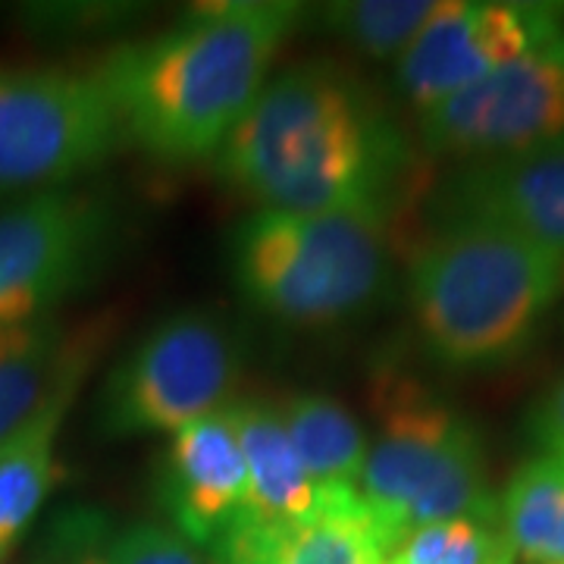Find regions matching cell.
I'll list each match as a JSON object with an SVG mask.
<instances>
[{
  "instance_id": "obj_13",
  "label": "cell",
  "mask_w": 564,
  "mask_h": 564,
  "mask_svg": "<svg viewBox=\"0 0 564 564\" xmlns=\"http://www.w3.org/2000/svg\"><path fill=\"white\" fill-rule=\"evenodd\" d=\"M107 339L101 326L57 317L0 326V445L47 408L73 402Z\"/></svg>"
},
{
  "instance_id": "obj_16",
  "label": "cell",
  "mask_w": 564,
  "mask_h": 564,
  "mask_svg": "<svg viewBox=\"0 0 564 564\" xmlns=\"http://www.w3.org/2000/svg\"><path fill=\"white\" fill-rule=\"evenodd\" d=\"M289 443L317 489H358L367 462V433L343 402L302 392L280 408Z\"/></svg>"
},
{
  "instance_id": "obj_21",
  "label": "cell",
  "mask_w": 564,
  "mask_h": 564,
  "mask_svg": "<svg viewBox=\"0 0 564 564\" xmlns=\"http://www.w3.org/2000/svg\"><path fill=\"white\" fill-rule=\"evenodd\" d=\"M113 530L107 518L88 508H73L51 527L39 564H107Z\"/></svg>"
},
{
  "instance_id": "obj_17",
  "label": "cell",
  "mask_w": 564,
  "mask_h": 564,
  "mask_svg": "<svg viewBox=\"0 0 564 564\" xmlns=\"http://www.w3.org/2000/svg\"><path fill=\"white\" fill-rule=\"evenodd\" d=\"M499 521L518 564H564V458L521 464L499 499Z\"/></svg>"
},
{
  "instance_id": "obj_19",
  "label": "cell",
  "mask_w": 564,
  "mask_h": 564,
  "mask_svg": "<svg viewBox=\"0 0 564 564\" xmlns=\"http://www.w3.org/2000/svg\"><path fill=\"white\" fill-rule=\"evenodd\" d=\"M436 10L433 0H351L323 7L321 22L364 57L399 61Z\"/></svg>"
},
{
  "instance_id": "obj_24",
  "label": "cell",
  "mask_w": 564,
  "mask_h": 564,
  "mask_svg": "<svg viewBox=\"0 0 564 564\" xmlns=\"http://www.w3.org/2000/svg\"><path fill=\"white\" fill-rule=\"evenodd\" d=\"M7 552H10V545H3V543H0V558H3V555H7Z\"/></svg>"
},
{
  "instance_id": "obj_8",
  "label": "cell",
  "mask_w": 564,
  "mask_h": 564,
  "mask_svg": "<svg viewBox=\"0 0 564 564\" xmlns=\"http://www.w3.org/2000/svg\"><path fill=\"white\" fill-rule=\"evenodd\" d=\"M117 248V210L98 192L47 188L0 210V326L54 317L101 280Z\"/></svg>"
},
{
  "instance_id": "obj_9",
  "label": "cell",
  "mask_w": 564,
  "mask_h": 564,
  "mask_svg": "<svg viewBox=\"0 0 564 564\" xmlns=\"http://www.w3.org/2000/svg\"><path fill=\"white\" fill-rule=\"evenodd\" d=\"M440 158L484 161L564 139V32L417 117Z\"/></svg>"
},
{
  "instance_id": "obj_20",
  "label": "cell",
  "mask_w": 564,
  "mask_h": 564,
  "mask_svg": "<svg viewBox=\"0 0 564 564\" xmlns=\"http://www.w3.org/2000/svg\"><path fill=\"white\" fill-rule=\"evenodd\" d=\"M386 564H514L499 518H452L411 530Z\"/></svg>"
},
{
  "instance_id": "obj_10",
  "label": "cell",
  "mask_w": 564,
  "mask_h": 564,
  "mask_svg": "<svg viewBox=\"0 0 564 564\" xmlns=\"http://www.w3.org/2000/svg\"><path fill=\"white\" fill-rule=\"evenodd\" d=\"M562 32L564 7L555 3H440L395 61V88L423 113Z\"/></svg>"
},
{
  "instance_id": "obj_14",
  "label": "cell",
  "mask_w": 564,
  "mask_h": 564,
  "mask_svg": "<svg viewBox=\"0 0 564 564\" xmlns=\"http://www.w3.org/2000/svg\"><path fill=\"white\" fill-rule=\"evenodd\" d=\"M210 552L220 564H386L389 555L358 489H323L317 508L282 530L229 524Z\"/></svg>"
},
{
  "instance_id": "obj_15",
  "label": "cell",
  "mask_w": 564,
  "mask_h": 564,
  "mask_svg": "<svg viewBox=\"0 0 564 564\" xmlns=\"http://www.w3.org/2000/svg\"><path fill=\"white\" fill-rule=\"evenodd\" d=\"M232 417L242 440L248 492L229 524L267 533L304 521L321 502V489L311 484L289 443L280 408L267 402H232Z\"/></svg>"
},
{
  "instance_id": "obj_1",
  "label": "cell",
  "mask_w": 564,
  "mask_h": 564,
  "mask_svg": "<svg viewBox=\"0 0 564 564\" xmlns=\"http://www.w3.org/2000/svg\"><path fill=\"white\" fill-rule=\"evenodd\" d=\"M214 158L258 210H392L411 144L361 79L311 61L267 82Z\"/></svg>"
},
{
  "instance_id": "obj_12",
  "label": "cell",
  "mask_w": 564,
  "mask_h": 564,
  "mask_svg": "<svg viewBox=\"0 0 564 564\" xmlns=\"http://www.w3.org/2000/svg\"><path fill=\"white\" fill-rule=\"evenodd\" d=\"M248 492V470L232 404L173 433L161 462L158 499L188 543L220 540Z\"/></svg>"
},
{
  "instance_id": "obj_18",
  "label": "cell",
  "mask_w": 564,
  "mask_h": 564,
  "mask_svg": "<svg viewBox=\"0 0 564 564\" xmlns=\"http://www.w3.org/2000/svg\"><path fill=\"white\" fill-rule=\"evenodd\" d=\"M73 402H61L0 445V543L13 545L54 486V440Z\"/></svg>"
},
{
  "instance_id": "obj_2",
  "label": "cell",
  "mask_w": 564,
  "mask_h": 564,
  "mask_svg": "<svg viewBox=\"0 0 564 564\" xmlns=\"http://www.w3.org/2000/svg\"><path fill=\"white\" fill-rule=\"evenodd\" d=\"M299 22L302 7L285 0L207 3L158 39L117 47L95 76L126 141L163 163L204 161L258 101Z\"/></svg>"
},
{
  "instance_id": "obj_6",
  "label": "cell",
  "mask_w": 564,
  "mask_h": 564,
  "mask_svg": "<svg viewBox=\"0 0 564 564\" xmlns=\"http://www.w3.org/2000/svg\"><path fill=\"white\" fill-rule=\"evenodd\" d=\"M245 336L217 311H182L144 333L104 380L98 426L107 440L176 433L232 404Z\"/></svg>"
},
{
  "instance_id": "obj_4",
  "label": "cell",
  "mask_w": 564,
  "mask_h": 564,
  "mask_svg": "<svg viewBox=\"0 0 564 564\" xmlns=\"http://www.w3.org/2000/svg\"><path fill=\"white\" fill-rule=\"evenodd\" d=\"M229 263L245 302L276 321H358L392 285V210H254L232 232Z\"/></svg>"
},
{
  "instance_id": "obj_22",
  "label": "cell",
  "mask_w": 564,
  "mask_h": 564,
  "mask_svg": "<svg viewBox=\"0 0 564 564\" xmlns=\"http://www.w3.org/2000/svg\"><path fill=\"white\" fill-rule=\"evenodd\" d=\"M107 564H207L198 545L161 524H135L113 533L107 543Z\"/></svg>"
},
{
  "instance_id": "obj_11",
  "label": "cell",
  "mask_w": 564,
  "mask_h": 564,
  "mask_svg": "<svg viewBox=\"0 0 564 564\" xmlns=\"http://www.w3.org/2000/svg\"><path fill=\"white\" fill-rule=\"evenodd\" d=\"M430 220L499 226L564 263V139L467 161L436 185Z\"/></svg>"
},
{
  "instance_id": "obj_23",
  "label": "cell",
  "mask_w": 564,
  "mask_h": 564,
  "mask_svg": "<svg viewBox=\"0 0 564 564\" xmlns=\"http://www.w3.org/2000/svg\"><path fill=\"white\" fill-rule=\"evenodd\" d=\"M527 440L540 448V455L564 458V377L545 389L527 411Z\"/></svg>"
},
{
  "instance_id": "obj_3",
  "label": "cell",
  "mask_w": 564,
  "mask_h": 564,
  "mask_svg": "<svg viewBox=\"0 0 564 564\" xmlns=\"http://www.w3.org/2000/svg\"><path fill=\"white\" fill-rule=\"evenodd\" d=\"M562 292L558 258L486 223H436L408 267L417 339L462 373L518 361Z\"/></svg>"
},
{
  "instance_id": "obj_5",
  "label": "cell",
  "mask_w": 564,
  "mask_h": 564,
  "mask_svg": "<svg viewBox=\"0 0 564 564\" xmlns=\"http://www.w3.org/2000/svg\"><path fill=\"white\" fill-rule=\"evenodd\" d=\"M377 436L358 496L392 552L411 530L452 518H499L477 426L399 367L373 377Z\"/></svg>"
},
{
  "instance_id": "obj_7",
  "label": "cell",
  "mask_w": 564,
  "mask_h": 564,
  "mask_svg": "<svg viewBox=\"0 0 564 564\" xmlns=\"http://www.w3.org/2000/svg\"><path fill=\"white\" fill-rule=\"evenodd\" d=\"M122 144L120 113L95 69H0V195L63 188Z\"/></svg>"
},
{
  "instance_id": "obj_25",
  "label": "cell",
  "mask_w": 564,
  "mask_h": 564,
  "mask_svg": "<svg viewBox=\"0 0 564 564\" xmlns=\"http://www.w3.org/2000/svg\"><path fill=\"white\" fill-rule=\"evenodd\" d=\"M0 564H10V562H3V558H0Z\"/></svg>"
}]
</instances>
